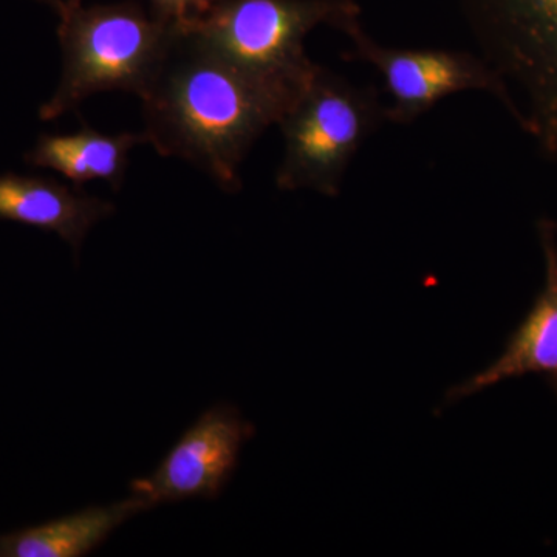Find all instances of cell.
<instances>
[{
    "label": "cell",
    "mask_w": 557,
    "mask_h": 557,
    "mask_svg": "<svg viewBox=\"0 0 557 557\" xmlns=\"http://www.w3.org/2000/svg\"><path fill=\"white\" fill-rule=\"evenodd\" d=\"M553 388H555L556 395H557V379L552 380Z\"/></svg>",
    "instance_id": "obj_15"
},
{
    "label": "cell",
    "mask_w": 557,
    "mask_h": 557,
    "mask_svg": "<svg viewBox=\"0 0 557 557\" xmlns=\"http://www.w3.org/2000/svg\"><path fill=\"white\" fill-rule=\"evenodd\" d=\"M341 32L354 46L344 58L368 62L383 78L391 97L388 121L412 123L443 98L468 90L486 91L511 110L507 87L482 57L467 51L391 49L370 38L358 20Z\"/></svg>",
    "instance_id": "obj_6"
},
{
    "label": "cell",
    "mask_w": 557,
    "mask_h": 557,
    "mask_svg": "<svg viewBox=\"0 0 557 557\" xmlns=\"http://www.w3.org/2000/svg\"><path fill=\"white\" fill-rule=\"evenodd\" d=\"M358 16L354 0H220L182 30L247 72L307 83L318 64L306 54V36L321 24L343 30Z\"/></svg>",
    "instance_id": "obj_5"
},
{
    "label": "cell",
    "mask_w": 557,
    "mask_h": 557,
    "mask_svg": "<svg viewBox=\"0 0 557 557\" xmlns=\"http://www.w3.org/2000/svg\"><path fill=\"white\" fill-rule=\"evenodd\" d=\"M150 509L131 494L108 507L81 509L40 525L0 534V557H79L100 547L124 522Z\"/></svg>",
    "instance_id": "obj_11"
},
{
    "label": "cell",
    "mask_w": 557,
    "mask_h": 557,
    "mask_svg": "<svg viewBox=\"0 0 557 557\" xmlns=\"http://www.w3.org/2000/svg\"><path fill=\"white\" fill-rule=\"evenodd\" d=\"M113 212L115 207L110 201L58 180L0 174V220L58 234L76 255L89 231Z\"/></svg>",
    "instance_id": "obj_9"
},
{
    "label": "cell",
    "mask_w": 557,
    "mask_h": 557,
    "mask_svg": "<svg viewBox=\"0 0 557 557\" xmlns=\"http://www.w3.org/2000/svg\"><path fill=\"white\" fill-rule=\"evenodd\" d=\"M486 64L520 129L557 160V0H465Z\"/></svg>",
    "instance_id": "obj_3"
},
{
    "label": "cell",
    "mask_w": 557,
    "mask_h": 557,
    "mask_svg": "<svg viewBox=\"0 0 557 557\" xmlns=\"http://www.w3.org/2000/svg\"><path fill=\"white\" fill-rule=\"evenodd\" d=\"M386 108L373 87H358L317 65L296 101L277 121L284 159L276 185L336 197L351 160L380 124Z\"/></svg>",
    "instance_id": "obj_4"
},
{
    "label": "cell",
    "mask_w": 557,
    "mask_h": 557,
    "mask_svg": "<svg viewBox=\"0 0 557 557\" xmlns=\"http://www.w3.org/2000/svg\"><path fill=\"white\" fill-rule=\"evenodd\" d=\"M219 2L220 0H150V7L157 21L182 30L201 20Z\"/></svg>",
    "instance_id": "obj_12"
},
{
    "label": "cell",
    "mask_w": 557,
    "mask_h": 557,
    "mask_svg": "<svg viewBox=\"0 0 557 557\" xmlns=\"http://www.w3.org/2000/svg\"><path fill=\"white\" fill-rule=\"evenodd\" d=\"M146 143L143 134L106 135L83 123L75 134L40 135L24 160L33 168L61 174L76 188L86 183H108L120 190L129 166L131 150Z\"/></svg>",
    "instance_id": "obj_10"
},
{
    "label": "cell",
    "mask_w": 557,
    "mask_h": 557,
    "mask_svg": "<svg viewBox=\"0 0 557 557\" xmlns=\"http://www.w3.org/2000/svg\"><path fill=\"white\" fill-rule=\"evenodd\" d=\"M36 2L46 3L51 7L57 13H60L62 7H64V0H36Z\"/></svg>",
    "instance_id": "obj_13"
},
{
    "label": "cell",
    "mask_w": 557,
    "mask_h": 557,
    "mask_svg": "<svg viewBox=\"0 0 557 557\" xmlns=\"http://www.w3.org/2000/svg\"><path fill=\"white\" fill-rule=\"evenodd\" d=\"M58 38L60 86L39 119H60L101 91H131L141 98L166 60L177 28L148 16L137 3L62 7Z\"/></svg>",
    "instance_id": "obj_2"
},
{
    "label": "cell",
    "mask_w": 557,
    "mask_h": 557,
    "mask_svg": "<svg viewBox=\"0 0 557 557\" xmlns=\"http://www.w3.org/2000/svg\"><path fill=\"white\" fill-rule=\"evenodd\" d=\"M255 434V426L230 405L207 410L182 435L159 468L134 480L131 494L149 505L215 498L236 469L242 446Z\"/></svg>",
    "instance_id": "obj_7"
},
{
    "label": "cell",
    "mask_w": 557,
    "mask_h": 557,
    "mask_svg": "<svg viewBox=\"0 0 557 557\" xmlns=\"http://www.w3.org/2000/svg\"><path fill=\"white\" fill-rule=\"evenodd\" d=\"M307 83L247 72L177 28L166 60L139 98L141 134L160 156L188 161L220 189L237 193L249 149Z\"/></svg>",
    "instance_id": "obj_1"
},
{
    "label": "cell",
    "mask_w": 557,
    "mask_h": 557,
    "mask_svg": "<svg viewBox=\"0 0 557 557\" xmlns=\"http://www.w3.org/2000/svg\"><path fill=\"white\" fill-rule=\"evenodd\" d=\"M539 242L545 260V284L522 324L512 333L504 354L478 375L450 388L446 401L456 403L478 392L519 379L545 373L557 379V225L549 219L537 223Z\"/></svg>",
    "instance_id": "obj_8"
},
{
    "label": "cell",
    "mask_w": 557,
    "mask_h": 557,
    "mask_svg": "<svg viewBox=\"0 0 557 557\" xmlns=\"http://www.w3.org/2000/svg\"><path fill=\"white\" fill-rule=\"evenodd\" d=\"M65 5L69 7H78L81 5V0H64Z\"/></svg>",
    "instance_id": "obj_14"
}]
</instances>
